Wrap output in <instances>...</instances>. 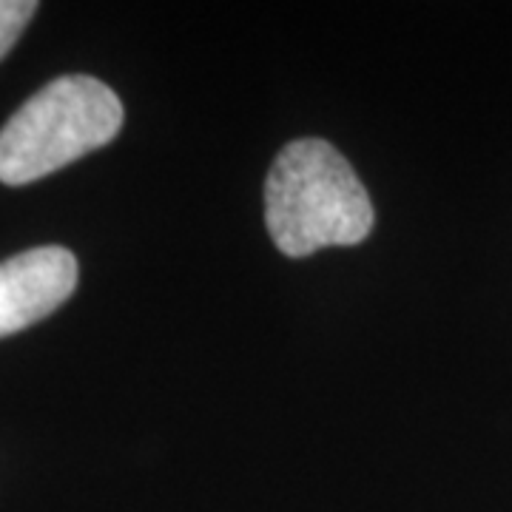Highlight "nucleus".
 <instances>
[{
    "label": "nucleus",
    "mask_w": 512,
    "mask_h": 512,
    "mask_svg": "<svg viewBox=\"0 0 512 512\" xmlns=\"http://www.w3.org/2000/svg\"><path fill=\"white\" fill-rule=\"evenodd\" d=\"M373 222L367 188L330 143L305 137L276 154L265 180V225L282 254L305 259L333 245H359Z\"/></svg>",
    "instance_id": "f257e3e1"
},
{
    "label": "nucleus",
    "mask_w": 512,
    "mask_h": 512,
    "mask_svg": "<svg viewBox=\"0 0 512 512\" xmlns=\"http://www.w3.org/2000/svg\"><path fill=\"white\" fill-rule=\"evenodd\" d=\"M123 103L89 74H66L32 94L0 128V183L29 185L111 143Z\"/></svg>",
    "instance_id": "f03ea898"
},
{
    "label": "nucleus",
    "mask_w": 512,
    "mask_h": 512,
    "mask_svg": "<svg viewBox=\"0 0 512 512\" xmlns=\"http://www.w3.org/2000/svg\"><path fill=\"white\" fill-rule=\"evenodd\" d=\"M77 288V259L63 245H40L0 262V339L37 325Z\"/></svg>",
    "instance_id": "7ed1b4c3"
},
{
    "label": "nucleus",
    "mask_w": 512,
    "mask_h": 512,
    "mask_svg": "<svg viewBox=\"0 0 512 512\" xmlns=\"http://www.w3.org/2000/svg\"><path fill=\"white\" fill-rule=\"evenodd\" d=\"M35 0H0V60L12 52L26 23L35 18Z\"/></svg>",
    "instance_id": "20e7f679"
}]
</instances>
